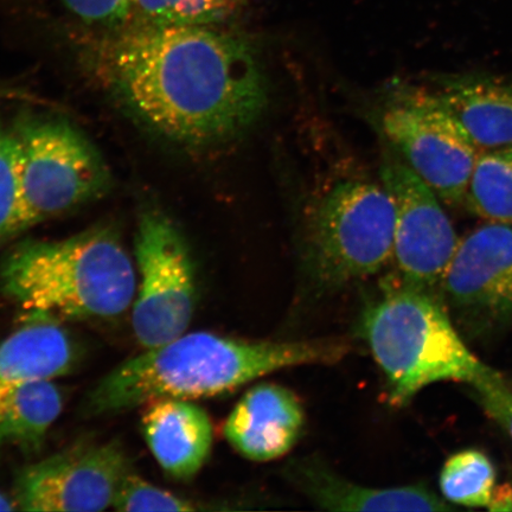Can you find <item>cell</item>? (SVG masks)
<instances>
[{
	"mask_svg": "<svg viewBox=\"0 0 512 512\" xmlns=\"http://www.w3.org/2000/svg\"><path fill=\"white\" fill-rule=\"evenodd\" d=\"M101 64L128 107L179 144L210 145L239 136L267 104L253 44L211 25L132 23L106 44Z\"/></svg>",
	"mask_w": 512,
	"mask_h": 512,
	"instance_id": "cell-1",
	"label": "cell"
},
{
	"mask_svg": "<svg viewBox=\"0 0 512 512\" xmlns=\"http://www.w3.org/2000/svg\"><path fill=\"white\" fill-rule=\"evenodd\" d=\"M137 275L117 230L100 224L64 240L18 243L0 262V293L27 313L108 319L133 305Z\"/></svg>",
	"mask_w": 512,
	"mask_h": 512,
	"instance_id": "cell-2",
	"label": "cell"
},
{
	"mask_svg": "<svg viewBox=\"0 0 512 512\" xmlns=\"http://www.w3.org/2000/svg\"><path fill=\"white\" fill-rule=\"evenodd\" d=\"M361 334L386 376L394 406L406 405L435 382L473 386L498 374L466 347L438 297L401 283L364 310Z\"/></svg>",
	"mask_w": 512,
	"mask_h": 512,
	"instance_id": "cell-3",
	"label": "cell"
},
{
	"mask_svg": "<svg viewBox=\"0 0 512 512\" xmlns=\"http://www.w3.org/2000/svg\"><path fill=\"white\" fill-rule=\"evenodd\" d=\"M10 132L16 147L23 232L110 190L112 177L105 159L69 121L25 115Z\"/></svg>",
	"mask_w": 512,
	"mask_h": 512,
	"instance_id": "cell-4",
	"label": "cell"
},
{
	"mask_svg": "<svg viewBox=\"0 0 512 512\" xmlns=\"http://www.w3.org/2000/svg\"><path fill=\"white\" fill-rule=\"evenodd\" d=\"M395 207L384 187L338 184L313 214L307 249L313 273L329 287L369 277L393 258Z\"/></svg>",
	"mask_w": 512,
	"mask_h": 512,
	"instance_id": "cell-5",
	"label": "cell"
},
{
	"mask_svg": "<svg viewBox=\"0 0 512 512\" xmlns=\"http://www.w3.org/2000/svg\"><path fill=\"white\" fill-rule=\"evenodd\" d=\"M136 260L140 281L132 326L138 343L150 349L187 332L196 305L195 270L183 236L156 209L140 216Z\"/></svg>",
	"mask_w": 512,
	"mask_h": 512,
	"instance_id": "cell-6",
	"label": "cell"
},
{
	"mask_svg": "<svg viewBox=\"0 0 512 512\" xmlns=\"http://www.w3.org/2000/svg\"><path fill=\"white\" fill-rule=\"evenodd\" d=\"M382 123L409 168L435 195L452 206L465 201L478 146L437 94H401L384 112Z\"/></svg>",
	"mask_w": 512,
	"mask_h": 512,
	"instance_id": "cell-7",
	"label": "cell"
},
{
	"mask_svg": "<svg viewBox=\"0 0 512 512\" xmlns=\"http://www.w3.org/2000/svg\"><path fill=\"white\" fill-rule=\"evenodd\" d=\"M381 176L395 207L393 258L400 283L437 297L459 246L456 230L438 196L409 166L388 163Z\"/></svg>",
	"mask_w": 512,
	"mask_h": 512,
	"instance_id": "cell-8",
	"label": "cell"
},
{
	"mask_svg": "<svg viewBox=\"0 0 512 512\" xmlns=\"http://www.w3.org/2000/svg\"><path fill=\"white\" fill-rule=\"evenodd\" d=\"M131 464L117 443L79 445L19 473L15 501L24 511H104L113 508Z\"/></svg>",
	"mask_w": 512,
	"mask_h": 512,
	"instance_id": "cell-9",
	"label": "cell"
},
{
	"mask_svg": "<svg viewBox=\"0 0 512 512\" xmlns=\"http://www.w3.org/2000/svg\"><path fill=\"white\" fill-rule=\"evenodd\" d=\"M441 293L465 323L512 322V226L488 222L460 240Z\"/></svg>",
	"mask_w": 512,
	"mask_h": 512,
	"instance_id": "cell-10",
	"label": "cell"
},
{
	"mask_svg": "<svg viewBox=\"0 0 512 512\" xmlns=\"http://www.w3.org/2000/svg\"><path fill=\"white\" fill-rule=\"evenodd\" d=\"M304 411L291 390L260 384L229 414L224 435L241 456L270 462L290 452L304 428Z\"/></svg>",
	"mask_w": 512,
	"mask_h": 512,
	"instance_id": "cell-11",
	"label": "cell"
},
{
	"mask_svg": "<svg viewBox=\"0 0 512 512\" xmlns=\"http://www.w3.org/2000/svg\"><path fill=\"white\" fill-rule=\"evenodd\" d=\"M142 426L153 456L171 477L190 479L206 464L213 446V425L195 403L171 398L146 403Z\"/></svg>",
	"mask_w": 512,
	"mask_h": 512,
	"instance_id": "cell-12",
	"label": "cell"
},
{
	"mask_svg": "<svg viewBox=\"0 0 512 512\" xmlns=\"http://www.w3.org/2000/svg\"><path fill=\"white\" fill-rule=\"evenodd\" d=\"M75 360L72 338L57 319L28 313L23 324L0 341V389L67 375Z\"/></svg>",
	"mask_w": 512,
	"mask_h": 512,
	"instance_id": "cell-13",
	"label": "cell"
},
{
	"mask_svg": "<svg viewBox=\"0 0 512 512\" xmlns=\"http://www.w3.org/2000/svg\"><path fill=\"white\" fill-rule=\"evenodd\" d=\"M482 149L512 147V85L484 76L446 80L437 94Z\"/></svg>",
	"mask_w": 512,
	"mask_h": 512,
	"instance_id": "cell-14",
	"label": "cell"
},
{
	"mask_svg": "<svg viewBox=\"0 0 512 512\" xmlns=\"http://www.w3.org/2000/svg\"><path fill=\"white\" fill-rule=\"evenodd\" d=\"M307 496L334 511H446L443 499L424 486L373 489L355 485L316 463H300L291 472Z\"/></svg>",
	"mask_w": 512,
	"mask_h": 512,
	"instance_id": "cell-15",
	"label": "cell"
},
{
	"mask_svg": "<svg viewBox=\"0 0 512 512\" xmlns=\"http://www.w3.org/2000/svg\"><path fill=\"white\" fill-rule=\"evenodd\" d=\"M62 407L61 392L51 381L0 389V453L37 451Z\"/></svg>",
	"mask_w": 512,
	"mask_h": 512,
	"instance_id": "cell-16",
	"label": "cell"
},
{
	"mask_svg": "<svg viewBox=\"0 0 512 512\" xmlns=\"http://www.w3.org/2000/svg\"><path fill=\"white\" fill-rule=\"evenodd\" d=\"M465 202L482 219L512 226V147L479 155Z\"/></svg>",
	"mask_w": 512,
	"mask_h": 512,
	"instance_id": "cell-17",
	"label": "cell"
},
{
	"mask_svg": "<svg viewBox=\"0 0 512 512\" xmlns=\"http://www.w3.org/2000/svg\"><path fill=\"white\" fill-rule=\"evenodd\" d=\"M495 482L494 465L476 450L454 454L440 475V489L447 501L469 508H489Z\"/></svg>",
	"mask_w": 512,
	"mask_h": 512,
	"instance_id": "cell-18",
	"label": "cell"
},
{
	"mask_svg": "<svg viewBox=\"0 0 512 512\" xmlns=\"http://www.w3.org/2000/svg\"><path fill=\"white\" fill-rule=\"evenodd\" d=\"M227 0H133V23L198 27L223 21L235 10Z\"/></svg>",
	"mask_w": 512,
	"mask_h": 512,
	"instance_id": "cell-19",
	"label": "cell"
},
{
	"mask_svg": "<svg viewBox=\"0 0 512 512\" xmlns=\"http://www.w3.org/2000/svg\"><path fill=\"white\" fill-rule=\"evenodd\" d=\"M23 232L16 147L10 131L0 145V246Z\"/></svg>",
	"mask_w": 512,
	"mask_h": 512,
	"instance_id": "cell-20",
	"label": "cell"
},
{
	"mask_svg": "<svg viewBox=\"0 0 512 512\" xmlns=\"http://www.w3.org/2000/svg\"><path fill=\"white\" fill-rule=\"evenodd\" d=\"M113 508L118 511H196L194 503L176 496L170 491L157 488L145 479L128 473L121 483Z\"/></svg>",
	"mask_w": 512,
	"mask_h": 512,
	"instance_id": "cell-21",
	"label": "cell"
},
{
	"mask_svg": "<svg viewBox=\"0 0 512 512\" xmlns=\"http://www.w3.org/2000/svg\"><path fill=\"white\" fill-rule=\"evenodd\" d=\"M83 22L106 28L123 27L131 19L133 0H61Z\"/></svg>",
	"mask_w": 512,
	"mask_h": 512,
	"instance_id": "cell-22",
	"label": "cell"
},
{
	"mask_svg": "<svg viewBox=\"0 0 512 512\" xmlns=\"http://www.w3.org/2000/svg\"><path fill=\"white\" fill-rule=\"evenodd\" d=\"M480 403L490 418L508 432L512 439V390L497 374L473 384Z\"/></svg>",
	"mask_w": 512,
	"mask_h": 512,
	"instance_id": "cell-23",
	"label": "cell"
},
{
	"mask_svg": "<svg viewBox=\"0 0 512 512\" xmlns=\"http://www.w3.org/2000/svg\"><path fill=\"white\" fill-rule=\"evenodd\" d=\"M18 509L16 501H11L8 496H5L0 492V511H14Z\"/></svg>",
	"mask_w": 512,
	"mask_h": 512,
	"instance_id": "cell-24",
	"label": "cell"
},
{
	"mask_svg": "<svg viewBox=\"0 0 512 512\" xmlns=\"http://www.w3.org/2000/svg\"><path fill=\"white\" fill-rule=\"evenodd\" d=\"M230 4H233L235 8H238L239 4L243 2V0H227Z\"/></svg>",
	"mask_w": 512,
	"mask_h": 512,
	"instance_id": "cell-25",
	"label": "cell"
},
{
	"mask_svg": "<svg viewBox=\"0 0 512 512\" xmlns=\"http://www.w3.org/2000/svg\"><path fill=\"white\" fill-rule=\"evenodd\" d=\"M5 131L3 130L2 126H0V145H2V140L4 137Z\"/></svg>",
	"mask_w": 512,
	"mask_h": 512,
	"instance_id": "cell-26",
	"label": "cell"
}]
</instances>
